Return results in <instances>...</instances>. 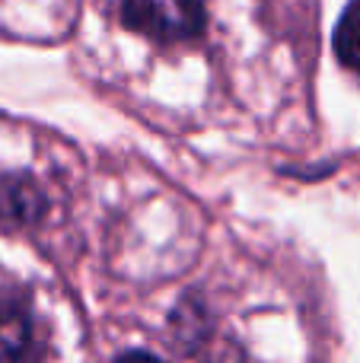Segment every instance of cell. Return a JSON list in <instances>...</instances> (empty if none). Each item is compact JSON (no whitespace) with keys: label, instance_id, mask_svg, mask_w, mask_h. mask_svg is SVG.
<instances>
[{"label":"cell","instance_id":"obj_1","mask_svg":"<svg viewBox=\"0 0 360 363\" xmlns=\"http://www.w3.org/2000/svg\"><path fill=\"white\" fill-rule=\"evenodd\" d=\"M121 23L157 45L191 42L204 32L201 0H125Z\"/></svg>","mask_w":360,"mask_h":363},{"label":"cell","instance_id":"obj_2","mask_svg":"<svg viewBox=\"0 0 360 363\" xmlns=\"http://www.w3.org/2000/svg\"><path fill=\"white\" fill-rule=\"evenodd\" d=\"M38 341L23 300L0 294V363H35Z\"/></svg>","mask_w":360,"mask_h":363},{"label":"cell","instance_id":"obj_3","mask_svg":"<svg viewBox=\"0 0 360 363\" xmlns=\"http://www.w3.org/2000/svg\"><path fill=\"white\" fill-rule=\"evenodd\" d=\"M45 194L23 172H0V226H29L42 217Z\"/></svg>","mask_w":360,"mask_h":363},{"label":"cell","instance_id":"obj_4","mask_svg":"<svg viewBox=\"0 0 360 363\" xmlns=\"http://www.w3.org/2000/svg\"><path fill=\"white\" fill-rule=\"evenodd\" d=\"M335 55L344 67L360 74V0L342 13V23L335 29Z\"/></svg>","mask_w":360,"mask_h":363},{"label":"cell","instance_id":"obj_5","mask_svg":"<svg viewBox=\"0 0 360 363\" xmlns=\"http://www.w3.org/2000/svg\"><path fill=\"white\" fill-rule=\"evenodd\" d=\"M118 363H159V360H153L150 354H140V351H134V354H125Z\"/></svg>","mask_w":360,"mask_h":363}]
</instances>
